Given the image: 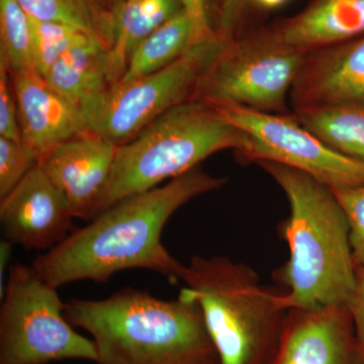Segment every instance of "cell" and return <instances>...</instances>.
Returning a JSON list of instances; mask_svg holds the SVG:
<instances>
[{
    "instance_id": "cell-9",
    "label": "cell",
    "mask_w": 364,
    "mask_h": 364,
    "mask_svg": "<svg viewBox=\"0 0 364 364\" xmlns=\"http://www.w3.org/2000/svg\"><path fill=\"white\" fill-rule=\"evenodd\" d=\"M213 107L248 136L247 147L240 153L246 161L280 163L305 172L331 188L364 186V162L332 149L293 114L263 112L235 105Z\"/></svg>"
},
{
    "instance_id": "cell-25",
    "label": "cell",
    "mask_w": 364,
    "mask_h": 364,
    "mask_svg": "<svg viewBox=\"0 0 364 364\" xmlns=\"http://www.w3.org/2000/svg\"><path fill=\"white\" fill-rule=\"evenodd\" d=\"M0 136L23 141L11 70L2 56H0Z\"/></svg>"
},
{
    "instance_id": "cell-1",
    "label": "cell",
    "mask_w": 364,
    "mask_h": 364,
    "mask_svg": "<svg viewBox=\"0 0 364 364\" xmlns=\"http://www.w3.org/2000/svg\"><path fill=\"white\" fill-rule=\"evenodd\" d=\"M227 181L198 166L164 186L124 198L36 257L32 267L57 289L79 280L107 284L116 273L136 268L179 282L184 265L163 245V228L182 205Z\"/></svg>"
},
{
    "instance_id": "cell-16",
    "label": "cell",
    "mask_w": 364,
    "mask_h": 364,
    "mask_svg": "<svg viewBox=\"0 0 364 364\" xmlns=\"http://www.w3.org/2000/svg\"><path fill=\"white\" fill-rule=\"evenodd\" d=\"M181 9V0H124L116 7V40L107 52L109 86L123 77L136 48Z\"/></svg>"
},
{
    "instance_id": "cell-27",
    "label": "cell",
    "mask_w": 364,
    "mask_h": 364,
    "mask_svg": "<svg viewBox=\"0 0 364 364\" xmlns=\"http://www.w3.org/2000/svg\"><path fill=\"white\" fill-rule=\"evenodd\" d=\"M356 270H358V286L349 309H350L356 338L364 353V268L356 267Z\"/></svg>"
},
{
    "instance_id": "cell-5",
    "label": "cell",
    "mask_w": 364,
    "mask_h": 364,
    "mask_svg": "<svg viewBox=\"0 0 364 364\" xmlns=\"http://www.w3.org/2000/svg\"><path fill=\"white\" fill-rule=\"evenodd\" d=\"M247 145L248 136L213 105L186 100L117 146L111 176L92 219L124 198L188 173L210 155L228 149L241 153Z\"/></svg>"
},
{
    "instance_id": "cell-19",
    "label": "cell",
    "mask_w": 364,
    "mask_h": 364,
    "mask_svg": "<svg viewBox=\"0 0 364 364\" xmlns=\"http://www.w3.org/2000/svg\"><path fill=\"white\" fill-rule=\"evenodd\" d=\"M41 21L75 26L111 50L116 40V14L109 0H16Z\"/></svg>"
},
{
    "instance_id": "cell-30",
    "label": "cell",
    "mask_w": 364,
    "mask_h": 364,
    "mask_svg": "<svg viewBox=\"0 0 364 364\" xmlns=\"http://www.w3.org/2000/svg\"><path fill=\"white\" fill-rule=\"evenodd\" d=\"M109 1L111 2L112 6H114V9H116V7L119 6L121 4H123L124 0H109Z\"/></svg>"
},
{
    "instance_id": "cell-21",
    "label": "cell",
    "mask_w": 364,
    "mask_h": 364,
    "mask_svg": "<svg viewBox=\"0 0 364 364\" xmlns=\"http://www.w3.org/2000/svg\"><path fill=\"white\" fill-rule=\"evenodd\" d=\"M0 56L11 72L35 69L30 16L16 0H0Z\"/></svg>"
},
{
    "instance_id": "cell-10",
    "label": "cell",
    "mask_w": 364,
    "mask_h": 364,
    "mask_svg": "<svg viewBox=\"0 0 364 364\" xmlns=\"http://www.w3.org/2000/svg\"><path fill=\"white\" fill-rule=\"evenodd\" d=\"M65 196L40 163L0 200V223L6 240L26 250L47 251L73 231Z\"/></svg>"
},
{
    "instance_id": "cell-26",
    "label": "cell",
    "mask_w": 364,
    "mask_h": 364,
    "mask_svg": "<svg viewBox=\"0 0 364 364\" xmlns=\"http://www.w3.org/2000/svg\"><path fill=\"white\" fill-rule=\"evenodd\" d=\"M181 4L191 21L193 46L214 40L219 36V33L214 32L208 21L207 0H181Z\"/></svg>"
},
{
    "instance_id": "cell-15",
    "label": "cell",
    "mask_w": 364,
    "mask_h": 364,
    "mask_svg": "<svg viewBox=\"0 0 364 364\" xmlns=\"http://www.w3.org/2000/svg\"><path fill=\"white\" fill-rule=\"evenodd\" d=\"M274 33L305 53L355 39L364 35V0H315Z\"/></svg>"
},
{
    "instance_id": "cell-3",
    "label": "cell",
    "mask_w": 364,
    "mask_h": 364,
    "mask_svg": "<svg viewBox=\"0 0 364 364\" xmlns=\"http://www.w3.org/2000/svg\"><path fill=\"white\" fill-rule=\"evenodd\" d=\"M65 317L92 337L95 364H220L202 309L188 287L174 299L134 287L107 299H72Z\"/></svg>"
},
{
    "instance_id": "cell-23",
    "label": "cell",
    "mask_w": 364,
    "mask_h": 364,
    "mask_svg": "<svg viewBox=\"0 0 364 364\" xmlns=\"http://www.w3.org/2000/svg\"><path fill=\"white\" fill-rule=\"evenodd\" d=\"M39 163V156L23 141L0 136V200Z\"/></svg>"
},
{
    "instance_id": "cell-13",
    "label": "cell",
    "mask_w": 364,
    "mask_h": 364,
    "mask_svg": "<svg viewBox=\"0 0 364 364\" xmlns=\"http://www.w3.org/2000/svg\"><path fill=\"white\" fill-rule=\"evenodd\" d=\"M21 140L40 160L59 144L91 132L82 112L35 69L11 71Z\"/></svg>"
},
{
    "instance_id": "cell-28",
    "label": "cell",
    "mask_w": 364,
    "mask_h": 364,
    "mask_svg": "<svg viewBox=\"0 0 364 364\" xmlns=\"http://www.w3.org/2000/svg\"><path fill=\"white\" fill-rule=\"evenodd\" d=\"M250 0H222L220 14V35L231 38L232 30L238 23L241 14Z\"/></svg>"
},
{
    "instance_id": "cell-22",
    "label": "cell",
    "mask_w": 364,
    "mask_h": 364,
    "mask_svg": "<svg viewBox=\"0 0 364 364\" xmlns=\"http://www.w3.org/2000/svg\"><path fill=\"white\" fill-rule=\"evenodd\" d=\"M33 36V63L45 78L57 60L74 46L93 40L75 26L57 21H41L30 16Z\"/></svg>"
},
{
    "instance_id": "cell-8",
    "label": "cell",
    "mask_w": 364,
    "mask_h": 364,
    "mask_svg": "<svg viewBox=\"0 0 364 364\" xmlns=\"http://www.w3.org/2000/svg\"><path fill=\"white\" fill-rule=\"evenodd\" d=\"M226 39L219 33L161 70L116 83L88 98L80 105L88 128L117 146L128 142L164 112L191 100L198 79Z\"/></svg>"
},
{
    "instance_id": "cell-18",
    "label": "cell",
    "mask_w": 364,
    "mask_h": 364,
    "mask_svg": "<svg viewBox=\"0 0 364 364\" xmlns=\"http://www.w3.org/2000/svg\"><path fill=\"white\" fill-rule=\"evenodd\" d=\"M294 119L332 149L364 162V105H305L294 107Z\"/></svg>"
},
{
    "instance_id": "cell-4",
    "label": "cell",
    "mask_w": 364,
    "mask_h": 364,
    "mask_svg": "<svg viewBox=\"0 0 364 364\" xmlns=\"http://www.w3.org/2000/svg\"><path fill=\"white\" fill-rule=\"evenodd\" d=\"M181 280L200 304L220 364L272 363L289 311L282 291L227 256H195Z\"/></svg>"
},
{
    "instance_id": "cell-2",
    "label": "cell",
    "mask_w": 364,
    "mask_h": 364,
    "mask_svg": "<svg viewBox=\"0 0 364 364\" xmlns=\"http://www.w3.org/2000/svg\"><path fill=\"white\" fill-rule=\"evenodd\" d=\"M284 191L289 215L280 224L289 257L273 273L287 309L349 306L358 286L350 226L330 186L280 163H256Z\"/></svg>"
},
{
    "instance_id": "cell-29",
    "label": "cell",
    "mask_w": 364,
    "mask_h": 364,
    "mask_svg": "<svg viewBox=\"0 0 364 364\" xmlns=\"http://www.w3.org/2000/svg\"><path fill=\"white\" fill-rule=\"evenodd\" d=\"M254 2L256 6L263 7V9H275L284 4L287 0H250Z\"/></svg>"
},
{
    "instance_id": "cell-6",
    "label": "cell",
    "mask_w": 364,
    "mask_h": 364,
    "mask_svg": "<svg viewBox=\"0 0 364 364\" xmlns=\"http://www.w3.org/2000/svg\"><path fill=\"white\" fill-rule=\"evenodd\" d=\"M57 289L32 265L14 263L9 268L0 294V364L97 361L92 339L73 329Z\"/></svg>"
},
{
    "instance_id": "cell-24",
    "label": "cell",
    "mask_w": 364,
    "mask_h": 364,
    "mask_svg": "<svg viewBox=\"0 0 364 364\" xmlns=\"http://www.w3.org/2000/svg\"><path fill=\"white\" fill-rule=\"evenodd\" d=\"M350 226L352 252L356 267L364 268V186L332 188Z\"/></svg>"
},
{
    "instance_id": "cell-11",
    "label": "cell",
    "mask_w": 364,
    "mask_h": 364,
    "mask_svg": "<svg viewBox=\"0 0 364 364\" xmlns=\"http://www.w3.org/2000/svg\"><path fill=\"white\" fill-rule=\"evenodd\" d=\"M272 364H364L349 306L291 309Z\"/></svg>"
},
{
    "instance_id": "cell-7",
    "label": "cell",
    "mask_w": 364,
    "mask_h": 364,
    "mask_svg": "<svg viewBox=\"0 0 364 364\" xmlns=\"http://www.w3.org/2000/svg\"><path fill=\"white\" fill-rule=\"evenodd\" d=\"M306 55L282 42L274 31L241 40L227 38L198 79L191 100L279 114Z\"/></svg>"
},
{
    "instance_id": "cell-12",
    "label": "cell",
    "mask_w": 364,
    "mask_h": 364,
    "mask_svg": "<svg viewBox=\"0 0 364 364\" xmlns=\"http://www.w3.org/2000/svg\"><path fill=\"white\" fill-rule=\"evenodd\" d=\"M117 148V144L88 132L59 144L40 160L65 196L74 218L92 219L111 176Z\"/></svg>"
},
{
    "instance_id": "cell-14",
    "label": "cell",
    "mask_w": 364,
    "mask_h": 364,
    "mask_svg": "<svg viewBox=\"0 0 364 364\" xmlns=\"http://www.w3.org/2000/svg\"><path fill=\"white\" fill-rule=\"evenodd\" d=\"M291 97L294 107L364 105V35L306 53Z\"/></svg>"
},
{
    "instance_id": "cell-20",
    "label": "cell",
    "mask_w": 364,
    "mask_h": 364,
    "mask_svg": "<svg viewBox=\"0 0 364 364\" xmlns=\"http://www.w3.org/2000/svg\"><path fill=\"white\" fill-rule=\"evenodd\" d=\"M193 28L183 9L148 36L132 54L123 77L127 83L161 70L193 47Z\"/></svg>"
},
{
    "instance_id": "cell-17",
    "label": "cell",
    "mask_w": 364,
    "mask_h": 364,
    "mask_svg": "<svg viewBox=\"0 0 364 364\" xmlns=\"http://www.w3.org/2000/svg\"><path fill=\"white\" fill-rule=\"evenodd\" d=\"M107 52L95 40L74 46L57 60L45 80L80 109L85 100L109 86Z\"/></svg>"
}]
</instances>
